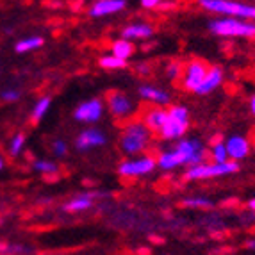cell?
Listing matches in <instances>:
<instances>
[{
  "label": "cell",
  "instance_id": "cell-1",
  "mask_svg": "<svg viewBox=\"0 0 255 255\" xmlns=\"http://www.w3.org/2000/svg\"><path fill=\"white\" fill-rule=\"evenodd\" d=\"M152 141V132L145 127L141 120H130L125 124L120 134V150L125 155H139L145 153Z\"/></svg>",
  "mask_w": 255,
  "mask_h": 255
},
{
  "label": "cell",
  "instance_id": "cell-2",
  "mask_svg": "<svg viewBox=\"0 0 255 255\" xmlns=\"http://www.w3.org/2000/svg\"><path fill=\"white\" fill-rule=\"evenodd\" d=\"M209 30L221 38L255 39V21L241 20V18H214L209 21Z\"/></svg>",
  "mask_w": 255,
  "mask_h": 255
},
{
  "label": "cell",
  "instance_id": "cell-3",
  "mask_svg": "<svg viewBox=\"0 0 255 255\" xmlns=\"http://www.w3.org/2000/svg\"><path fill=\"white\" fill-rule=\"evenodd\" d=\"M198 4L209 13L255 21V5L243 4V2H236V0H198Z\"/></svg>",
  "mask_w": 255,
  "mask_h": 255
},
{
  "label": "cell",
  "instance_id": "cell-4",
  "mask_svg": "<svg viewBox=\"0 0 255 255\" xmlns=\"http://www.w3.org/2000/svg\"><path fill=\"white\" fill-rule=\"evenodd\" d=\"M189 128V111L184 106H171L159 136L166 141H179L186 136Z\"/></svg>",
  "mask_w": 255,
  "mask_h": 255
},
{
  "label": "cell",
  "instance_id": "cell-5",
  "mask_svg": "<svg viewBox=\"0 0 255 255\" xmlns=\"http://www.w3.org/2000/svg\"><path fill=\"white\" fill-rule=\"evenodd\" d=\"M239 171V162L227 161V162H202L198 166H191L186 171L187 180H205V179H216L223 175H232Z\"/></svg>",
  "mask_w": 255,
  "mask_h": 255
},
{
  "label": "cell",
  "instance_id": "cell-6",
  "mask_svg": "<svg viewBox=\"0 0 255 255\" xmlns=\"http://www.w3.org/2000/svg\"><path fill=\"white\" fill-rule=\"evenodd\" d=\"M155 166H157V159L152 157L150 153H143L137 159H127V161L120 162L118 173L125 179H137V177L152 173Z\"/></svg>",
  "mask_w": 255,
  "mask_h": 255
},
{
  "label": "cell",
  "instance_id": "cell-7",
  "mask_svg": "<svg viewBox=\"0 0 255 255\" xmlns=\"http://www.w3.org/2000/svg\"><path fill=\"white\" fill-rule=\"evenodd\" d=\"M209 72V64L202 59H191L184 64V72L180 77V84L186 91L196 93V90L200 88V84L204 82L205 75Z\"/></svg>",
  "mask_w": 255,
  "mask_h": 255
},
{
  "label": "cell",
  "instance_id": "cell-8",
  "mask_svg": "<svg viewBox=\"0 0 255 255\" xmlns=\"http://www.w3.org/2000/svg\"><path fill=\"white\" fill-rule=\"evenodd\" d=\"M106 106L111 116L116 120H130L136 111V104L132 102V98L122 91H109L106 97Z\"/></svg>",
  "mask_w": 255,
  "mask_h": 255
},
{
  "label": "cell",
  "instance_id": "cell-9",
  "mask_svg": "<svg viewBox=\"0 0 255 255\" xmlns=\"http://www.w3.org/2000/svg\"><path fill=\"white\" fill-rule=\"evenodd\" d=\"M104 116V100L102 98H91L88 102H82L73 111V118L81 124H97Z\"/></svg>",
  "mask_w": 255,
  "mask_h": 255
},
{
  "label": "cell",
  "instance_id": "cell-10",
  "mask_svg": "<svg viewBox=\"0 0 255 255\" xmlns=\"http://www.w3.org/2000/svg\"><path fill=\"white\" fill-rule=\"evenodd\" d=\"M168 116V109L159 106H146L145 109L141 111V122L145 124V127L148 128L152 134H159L166 122Z\"/></svg>",
  "mask_w": 255,
  "mask_h": 255
},
{
  "label": "cell",
  "instance_id": "cell-11",
  "mask_svg": "<svg viewBox=\"0 0 255 255\" xmlns=\"http://www.w3.org/2000/svg\"><path fill=\"white\" fill-rule=\"evenodd\" d=\"M106 141H107V137L102 130H98V128H86V130H82L81 134L77 136L75 148L81 150V152H86V150L106 145Z\"/></svg>",
  "mask_w": 255,
  "mask_h": 255
},
{
  "label": "cell",
  "instance_id": "cell-12",
  "mask_svg": "<svg viewBox=\"0 0 255 255\" xmlns=\"http://www.w3.org/2000/svg\"><path fill=\"white\" fill-rule=\"evenodd\" d=\"M125 7H127L125 0H97L88 9V14L91 18H104V16H111V14L122 13Z\"/></svg>",
  "mask_w": 255,
  "mask_h": 255
},
{
  "label": "cell",
  "instance_id": "cell-13",
  "mask_svg": "<svg viewBox=\"0 0 255 255\" xmlns=\"http://www.w3.org/2000/svg\"><path fill=\"white\" fill-rule=\"evenodd\" d=\"M227 152H229V159L230 161H241V159L248 157V153L252 150L250 139L247 136H230L229 139L225 141Z\"/></svg>",
  "mask_w": 255,
  "mask_h": 255
},
{
  "label": "cell",
  "instance_id": "cell-14",
  "mask_svg": "<svg viewBox=\"0 0 255 255\" xmlns=\"http://www.w3.org/2000/svg\"><path fill=\"white\" fill-rule=\"evenodd\" d=\"M137 93H139V97L145 102L152 104V106L164 107L171 102V97L168 91L161 90V88H153V86H141L139 90H137Z\"/></svg>",
  "mask_w": 255,
  "mask_h": 255
},
{
  "label": "cell",
  "instance_id": "cell-15",
  "mask_svg": "<svg viewBox=\"0 0 255 255\" xmlns=\"http://www.w3.org/2000/svg\"><path fill=\"white\" fill-rule=\"evenodd\" d=\"M223 82V68L221 66H209V72L205 75L204 82L196 90V95H209L214 90H218Z\"/></svg>",
  "mask_w": 255,
  "mask_h": 255
},
{
  "label": "cell",
  "instance_id": "cell-16",
  "mask_svg": "<svg viewBox=\"0 0 255 255\" xmlns=\"http://www.w3.org/2000/svg\"><path fill=\"white\" fill-rule=\"evenodd\" d=\"M186 157H184L182 153L179 152L177 148H170V150H164V152L159 153L157 157V166L161 170H175V168H179V166H186Z\"/></svg>",
  "mask_w": 255,
  "mask_h": 255
},
{
  "label": "cell",
  "instance_id": "cell-17",
  "mask_svg": "<svg viewBox=\"0 0 255 255\" xmlns=\"http://www.w3.org/2000/svg\"><path fill=\"white\" fill-rule=\"evenodd\" d=\"M153 27L145 21H137V23H128L122 29V38L125 39H146L152 38Z\"/></svg>",
  "mask_w": 255,
  "mask_h": 255
},
{
  "label": "cell",
  "instance_id": "cell-18",
  "mask_svg": "<svg viewBox=\"0 0 255 255\" xmlns=\"http://www.w3.org/2000/svg\"><path fill=\"white\" fill-rule=\"evenodd\" d=\"M132 54H134V43H132L130 39L120 38L111 45V55H115L118 59H124L128 63Z\"/></svg>",
  "mask_w": 255,
  "mask_h": 255
},
{
  "label": "cell",
  "instance_id": "cell-19",
  "mask_svg": "<svg viewBox=\"0 0 255 255\" xmlns=\"http://www.w3.org/2000/svg\"><path fill=\"white\" fill-rule=\"evenodd\" d=\"M93 193L90 195H81V196H75L73 200H70L68 204H64V211L66 213H79V211H86V209H90L93 205Z\"/></svg>",
  "mask_w": 255,
  "mask_h": 255
},
{
  "label": "cell",
  "instance_id": "cell-20",
  "mask_svg": "<svg viewBox=\"0 0 255 255\" xmlns=\"http://www.w3.org/2000/svg\"><path fill=\"white\" fill-rule=\"evenodd\" d=\"M50 106H52V98L50 97H41L38 100V102L34 104V107H32V113H30V120H32L34 124L41 122V120L45 118V115L48 113V109H50Z\"/></svg>",
  "mask_w": 255,
  "mask_h": 255
},
{
  "label": "cell",
  "instance_id": "cell-21",
  "mask_svg": "<svg viewBox=\"0 0 255 255\" xmlns=\"http://www.w3.org/2000/svg\"><path fill=\"white\" fill-rule=\"evenodd\" d=\"M43 43H45V39H43L41 36H30V38L20 39V41L16 43L14 50H16L18 54H25V52L36 50V48L43 47Z\"/></svg>",
  "mask_w": 255,
  "mask_h": 255
},
{
  "label": "cell",
  "instance_id": "cell-22",
  "mask_svg": "<svg viewBox=\"0 0 255 255\" xmlns=\"http://www.w3.org/2000/svg\"><path fill=\"white\" fill-rule=\"evenodd\" d=\"M209 155L213 159V162H227L229 159V152H227V146L223 141H214L211 143V148H209Z\"/></svg>",
  "mask_w": 255,
  "mask_h": 255
},
{
  "label": "cell",
  "instance_id": "cell-23",
  "mask_svg": "<svg viewBox=\"0 0 255 255\" xmlns=\"http://www.w3.org/2000/svg\"><path fill=\"white\" fill-rule=\"evenodd\" d=\"M98 64H100V68H104V70H124V68H127V61L118 59V57H115V55H111V54L100 57Z\"/></svg>",
  "mask_w": 255,
  "mask_h": 255
},
{
  "label": "cell",
  "instance_id": "cell-24",
  "mask_svg": "<svg viewBox=\"0 0 255 255\" xmlns=\"http://www.w3.org/2000/svg\"><path fill=\"white\" fill-rule=\"evenodd\" d=\"M184 72V64L180 61H171V63L166 64V77L171 79V81H180Z\"/></svg>",
  "mask_w": 255,
  "mask_h": 255
},
{
  "label": "cell",
  "instance_id": "cell-25",
  "mask_svg": "<svg viewBox=\"0 0 255 255\" xmlns=\"http://www.w3.org/2000/svg\"><path fill=\"white\" fill-rule=\"evenodd\" d=\"M186 207H191V209H209L213 207V202L205 198V196H191V198H186L182 202Z\"/></svg>",
  "mask_w": 255,
  "mask_h": 255
},
{
  "label": "cell",
  "instance_id": "cell-26",
  "mask_svg": "<svg viewBox=\"0 0 255 255\" xmlns=\"http://www.w3.org/2000/svg\"><path fill=\"white\" fill-rule=\"evenodd\" d=\"M23 145H25V134L18 132V134H14V136H13V139H11V145H9V153H11L13 157L20 155V152L23 150Z\"/></svg>",
  "mask_w": 255,
  "mask_h": 255
},
{
  "label": "cell",
  "instance_id": "cell-27",
  "mask_svg": "<svg viewBox=\"0 0 255 255\" xmlns=\"http://www.w3.org/2000/svg\"><path fill=\"white\" fill-rule=\"evenodd\" d=\"M34 170L39 171V173H57L59 168H57L55 162H50V161H36Z\"/></svg>",
  "mask_w": 255,
  "mask_h": 255
},
{
  "label": "cell",
  "instance_id": "cell-28",
  "mask_svg": "<svg viewBox=\"0 0 255 255\" xmlns=\"http://www.w3.org/2000/svg\"><path fill=\"white\" fill-rule=\"evenodd\" d=\"M52 153L57 155V157H64L68 153V146L63 139H54L52 141Z\"/></svg>",
  "mask_w": 255,
  "mask_h": 255
},
{
  "label": "cell",
  "instance_id": "cell-29",
  "mask_svg": "<svg viewBox=\"0 0 255 255\" xmlns=\"http://www.w3.org/2000/svg\"><path fill=\"white\" fill-rule=\"evenodd\" d=\"M0 98L4 100V102H16L18 98H20V91L18 90H4Z\"/></svg>",
  "mask_w": 255,
  "mask_h": 255
},
{
  "label": "cell",
  "instance_id": "cell-30",
  "mask_svg": "<svg viewBox=\"0 0 255 255\" xmlns=\"http://www.w3.org/2000/svg\"><path fill=\"white\" fill-rule=\"evenodd\" d=\"M162 4V0H141V5L145 9H159V5Z\"/></svg>",
  "mask_w": 255,
  "mask_h": 255
},
{
  "label": "cell",
  "instance_id": "cell-31",
  "mask_svg": "<svg viewBox=\"0 0 255 255\" xmlns=\"http://www.w3.org/2000/svg\"><path fill=\"white\" fill-rule=\"evenodd\" d=\"M137 73H143V75H148V64H137L136 66Z\"/></svg>",
  "mask_w": 255,
  "mask_h": 255
},
{
  "label": "cell",
  "instance_id": "cell-32",
  "mask_svg": "<svg viewBox=\"0 0 255 255\" xmlns=\"http://www.w3.org/2000/svg\"><path fill=\"white\" fill-rule=\"evenodd\" d=\"M173 5H175L173 2H166V0H162V4L159 5V9H162V11H164V9H171Z\"/></svg>",
  "mask_w": 255,
  "mask_h": 255
},
{
  "label": "cell",
  "instance_id": "cell-33",
  "mask_svg": "<svg viewBox=\"0 0 255 255\" xmlns=\"http://www.w3.org/2000/svg\"><path fill=\"white\" fill-rule=\"evenodd\" d=\"M250 111H252V115L255 116V95L252 97V100H250Z\"/></svg>",
  "mask_w": 255,
  "mask_h": 255
},
{
  "label": "cell",
  "instance_id": "cell-34",
  "mask_svg": "<svg viewBox=\"0 0 255 255\" xmlns=\"http://www.w3.org/2000/svg\"><path fill=\"white\" fill-rule=\"evenodd\" d=\"M248 207H250L252 211H255V198H252V200L248 202Z\"/></svg>",
  "mask_w": 255,
  "mask_h": 255
},
{
  "label": "cell",
  "instance_id": "cell-35",
  "mask_svg": "<svg viewBox=\"0 0 255 255\" xmlns=\"http://www.w3.org/2000/svg\"><path fill=\"white\" fill-rule=\"evenodd\" d=\"M248 248H252V250H255V239H254V241L248 243Z\"/></svg>",
  "mask_w": 255,
  "mask_h": 255
},
{
  "label": "cell",
  "instance_id": "cell-36",
  "mask_svg": "<svg viewBox=\"0 0 255 255\" xmlns=\"http://www.w3.org/2000/svg\"><path fill=\"white\" fill-rule=\"evenodd\" d=\"M4 250H7V247H5V245H2V243H0V252H4Z\"/></svg>",
  "mask_w": 255,
  "mask_h": 255
},
{
  "label": "cell",
  "instance_id": "cell-37",
  "mask_svg": "<svg viewBox=\"0 0 255 255\" xmlns=\"http://www.w3.org/2000/svg\"><path fill=\"white\" fill-rule=\"evenodd\" d=\"M2 168H4V159L0 157V170H2Z\"/></svg>",
  "mask_w": 255,
  "mask_h": 255
}]
</instances>
